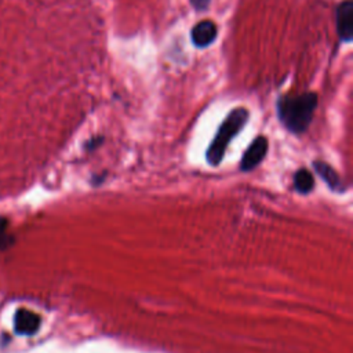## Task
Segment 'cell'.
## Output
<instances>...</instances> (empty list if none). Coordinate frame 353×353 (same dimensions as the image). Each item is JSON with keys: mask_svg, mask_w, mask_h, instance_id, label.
Instances as JSON below:
<instances>
[{"mask_svg": "<svg viewBox=\"0 0 353 353\" xmlns=\"http://www.w3.org/2000/svg\"><path fill=\"white\" fill-rule=\"evenodd\" d=\"M319 105V95L314 91H306L295 97L281 95L276 102V112L280 123L291 134H302L313 120Z\"/></svg>", "mask_w": 353, "mask_h": 353, "instance_id": "cell-1", "label": "cell"}, {"mask_svg": "<svg viewBox=\"0 0 353 353\" xmlns=\"http://www.w3.org/2000/svg\"><path fill=\"white\" fill-rule=\"evenodd\" d=\"M248 119H250V112L247 108H243V106H237L228 113V116L223 119V121L218 127L216 134L205 152V159L208 164L218 165L223 160V156L226 153V149L230 141L243 130Z\"/></svg>", "mask_w": 353, "mask_h": 353, "instance_id": "cell-2", "label": "cell"}, {"mask_svg": "<svg viewBox=\"0 0 353 353\" xmlns=\"http://www.w3.org/2000/svg\"><path fill=\"white\" fill-rule=\"evenodd\" d=\"M336 33L342 43L353 40V1L345 0L338 4L335 10Z\"/></svg>", "mask_w": 353, "mask_h": 353, "instance_id": "cell-3", "label": "cell"}, {"mask_svg": "<svg viewBox=\"0 0 353 353\" xmlns=\"http://www.w3.org/2000/svg\"><path fill=\"white\" fill-rule=\"evenodd\" d=\"M268 148H269L268 138L263 135L256 137L245 149L241 157V161H240L241 171H251L252 168H255L265 159L268 153Z\"/></svg>", "mask_w": 353, "mask_h": 353, "instance_id": "cell-4", "label": "cell"}, {"mask_svg": "<svg viewBox=\"0 0 353 353\" xmlns=\"http://www.w3.org/2000/svg\"><path fill=\"white\" fill-rule=\"evenodd\" d=\"M218 37V28L211 19L197 22L190 30V40L196 48L210 47Z\"/></svg>", "mask_w": 353, "mask_h": 353, "instance_id": "cell-5", "label": "cell"}, {"mask_svg": "<svg viewBox=\"0 0 353 353\" xmlns=\"http://www.w3.org/2000/svg\"><path fill=\"white\" fill-rule=\"evenodd\" d=\"M40 316L28 309H18L14 316V330L18 335H34L40 328Z\"/></svg>", "mask_w": 353, "mask_h": 353, "instance_id": "cell-6", "label": "cell"}, {"mask_svg": "<svg viewBox=\"0 0 353 353\" xmlns=\"http://www.w3.org/2000/svg\"><path fill=\"white\" fill-rule=\"evenodd\" d=\"M314 170L317 171V174L323 178V181L335 192H342L343 186H342V181L338 175V172L327 163L324 161H314L313 163Z\"/></svg>", "mask_w": 353, "mask_h": 353, "instance_id": "cell-7", "label": "cell"}, {"mask_svg": "<svg viewBox=\"0 0 353 353\" xmlns=\"http://www.w3.org/2000/svg\"><path fill=\"white\" fill-rule=\"evenodd\" d=\"M294 186L302 194L312 192V189L314 188V178H313L312 172L306 168L298 170L294 175Z\"/></svg>", "mask_w": 353, "mask_h": 353, "instance_id": "cell-8", "label": "cell"}, {"mask_svg": "<svg viewBox=\"0 0 353 353\" xmlns=\"http://www.w3.org/2000/svg\"><path fill=\"white\" fill-rule=\"evenodd\" d=\"M14 243V239L8 233V221L0 216V250L8 248Z\"/></svg>", "mask_w": 353, "mask_h": 353, "instance_id": "cell-9", "label": "cell"}, {"mask_svg": "<svg viewBox=\"0 0 353 353\" xmlns=\"http://www.w3.org/2000/svg\"><path fill=\"white\" fill-rule=\"evenodd\" d=\"M189 1H190V6H192L196 11H199V12L205 11V10L208 8L210 3H211V0H189Z\"/></svg>", "mask_w": 353, "mask_h": 353, "instance_id": "cell-10", "label": "cell"}, {"mask_svg": "<svg viewBox=\"0 0 353 353\" xmlns=\"http://www.w3.org/2000/svg\"><path fill=\"white\" fill-rule=\"evenodd\" d=\"M102 141H103V137H94L92 139H90V141L87 142L85 148H87L88 150H92V149L98 148V146L101 145V142H102Z\"/></svg>", "mask_w": 353, "mask_h": 353, "instance_id": "cell-11", "label": "cell"}]
</instances>
